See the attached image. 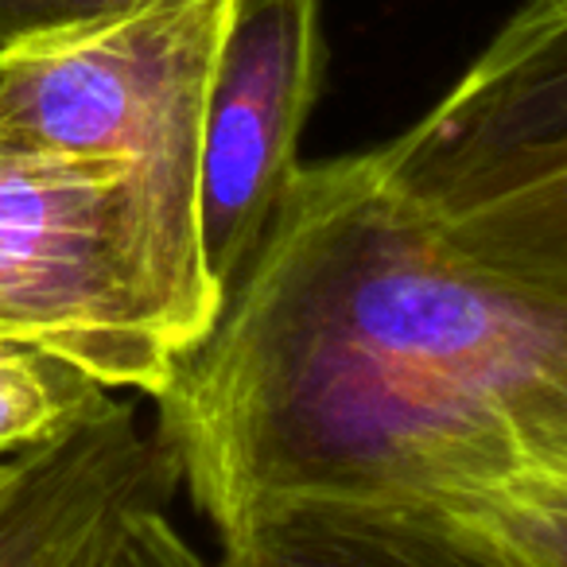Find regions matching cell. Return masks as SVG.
<instances>
[{
  "mask_svg": "<svg viewBox=\"0 0 567 567\" xmlns=\"http://www.w3.org/2000/svg\"><path fill=\"white\" fill-rule=\"evenodd\" d=\"M156 404L214 536L331 505L567 567V0L396 136L300 164Z\"/></svg>",
  "mask_w": 567,
  "mask_h": 567,
  "instance_id": "obj_1",
  "label": "cell"
},
{
  "mask_svg": "<svg viewBox=\"0 0 567 567\" xmlns=\"http://www.w3.org/2000/svg\"><path fill=\"white\" fill-rule=\"evenodd\" d=\"M234 0H152L0 48V136L105 159L128 183L167 347L187 358L221 311L198 237L203 117Z\"/></svg>",
  "mask_w": 567,
  "mask_h": 567,
  "instance_id": "obj_2",
  "label": "cell"
},
{
  "mask_svg": "<svg viewBox=\"0 0 567 567\" xmlns=\"http://www.w3.org/2000/svg\"><path fill=\"white\" fill-rule=\"evenodd\" d=\"M0 339L156 401L175 350L152 303L128 183L105 159L0 136Z\"/></svg>",
  "mask_w": 567,
  "mask_h": 567,
  "instance_id": "obj_3",
  "label": "cell"
},
{
  "mask_svg": "<svg viewBox=\"0 0 567 567\" xmlns=\"http://www.w3.org/2000/svg\"><path fill=\"white\" fill-rule=\"evenodd\" d=\"M323 63L319 0H234L206 94L198 179L203 260L221 300L300 172Z\"/></svg>",
  "mask_w": 567,
  "mask_h": 567,
  "instance_id": "obj_4",
  "label": "cell"
},
{
  "mask_svg": "<svg viewBox=\"0 0 567 567\" xmlns=\"http://www.w3.org/2000/svg\"><path fill=\"white\" fill-rule=\"evenodd\" d=\"M175 466L133 404L12 455L0 474V567H97L133 505L175 494Z\"/></svg>",
  "mask_w": 567,
  "mask_h": 567,
  "instance_id": "obj_5",
  "label": "cell"
},
{
  "mask_svg": "<svg viewBox=\"0 0 567 567\" xmlns=\"http://www.w3.org/2000/svg\"><path fill=\"white\" fill-rule=\"evenodd\" d=\"M218 548L214 567H505L455 536L331 505L260 509L221 533Z\"/></svg>",
  "mask_w": 567,
  "mask_h": 567,
  "instance_id": "obj_6",
  "label": "cell"
},
{
  "mask_svg": "<svg viewBox=\"0 0 567 567\" xmlns=\"http://www.w3.org/2000/svg\"><path fill=\"white\" fill-rule=\"evenodd\" d=\"M113 401L117 393H105L71 365L0 339V458L86 424Z\"/></svg>",
  "mask_w": 567,
  "mask_h": 567,
  "instance_id": "obj_7",
  "label": "cell"
},
{
  "mask_svg": "<svg viewBox=\"0 0 567 567\" xmlns=\"http://www.w3.org/2000/svg\"><path fill=\"white\" fill-rule=\"evenodd\" d=\"M97 567H214L187 536L175 528L167 497H148L121 517L117 536Z\"/></svg>",
  "mask_w": 567,
  "mask_h": 567,
  "instance_id": "obj_8",
  "label": "cell"
},
{
  "mask_svg": "<svg viewBox=\"0 0 567 567\" xmlns=\"http://www.w3.org/2000/svg\"><path fill=\"white\" fill-rule=\"evenodd\" d=\"M152 4V0H0V48L51 28L82 24V20L113 17Z\"/></svg>",
  "mask_w": 567,
  "mask_h": 567,
  "instance_id": "obj_9",
  "label": "cell"
},
{
  "mask_svg": "<svg viewBox=\"0 0 567 567\" xmlns=\"http://www.w3.org/2000/svg\"><path fill=\"white\" fill-rule=\"evenodd\" d=\"M0 474H4V463H0Z\"/></svg>",
  "mask_w": 567,
  "mask_h": 567,
  "instance_id": "obj_10",
  "label": "cell"
}]
</instances>
